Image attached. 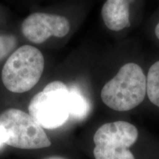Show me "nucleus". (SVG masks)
Segmentation results:
<instances>
[{
  "label": "nucleus",
  "instance_id": "nucleus-1",
  "mask_svg": "<svg viewBox=\"0 0 159 159\" xmlns=\"http://www.w3.org/2000/svg\"><path fill=\"white\" fill-rule=\"evenodd\" d=\"M146 93L147 77L142 69L136 63H128L103 86L101 98L113 110L128 111L140 105Z\"/></svg>",
  "mask_w": 159,
  "mask_h": 159
},
{
  "label": "nucleus",
  "instance_id": "nucleus-2",
  "mask_svg": "<svg viewBox=\"0 0 159 159\" xmlns=\"http://www.w3.org/2000/svg\"><path fill=\"white\" fill-rule=\"evenodd\" d=\"M44 66V57L39 49L30 45L21 46L6 61L2 80L11 92H27L39 83Z\"/></svg>",
  "mask_w": 159,
  "mask_h": 159
},
{
  "label": "nucleus",
  "instance_id": "nucleus-3",
  "mask_svg": "<svg viewBox=\"0 0 159 159\" xmlns=\"http://www.w3.org/2000/svg\"><path fill=\"white\" fill-rule=\"evenodd\" d=\"M0 135L5 144L16 148L34 150L51 145L42 127L29 114L16 108L0 114Z\"/></svg>",
  "mask_w": 159,
  "mask_h": 159
},
{
  "label": "nucleus",
  "instance_id": "nucleus-4",
  "mask_svg": "<svg viewBox=\"0 0 159 159\" xmlns=\"http://www.w3.org/2000/svg\"><path fill=\"white\" fill-rule=\"evenodd\" d=\"M29 114L44 129L52 130L68 120L69 89L61 81H53L35 94L28 106Z\"/></svg>",
  "mask_w": 159,
  "mask_h": 159
},
{
  "label": "nucleus",
  "instance_id": "nucleus-5",
  "mask_svg": "<svg viewBox=\"0 0 159 159\" xmlns=\"http://www.w3.org/2000/svg\"><path fill=\"white\" fill-rule=\"evenodd\" d=\"M138 130L125 121L106 123L94 136L95 159H135L129 148L138 139Z\"/></svg>",
  "mask_w": 159,
  "mask_h": 159
},
{
  "label": "nucleus",
  "instance_id": "nucleus-6",
  "mask_svg": "<svg viewBox=\"0 0 159 159\" xmlns=\"http://www.w3.org/2000/svg\"><path fill=\"white\" fill-rule=\"evenodd\" d=\"M70 30L69 20L64 16L44 13H35L24 20L21 32L34 43H42L51 36L62 38Z\"/></svg>",
  "mask_w": 159,
  "mask_h": 159
},
{
  "label": "nucleus",
  "instance_id": "nucleus-7",
  "mask_svg": "<svg viewBox=\"0 0 159 159\" xmlns=\"http://www.w3.org/2000/svg\"><path fill=\"white\" fill-rule=\"evenodd\" d=\"M101 14L105 26L113 31H120L130 24L129 0H106Z\"/></svg>",
  "mask_w": 159,
  "mask_h": 159
},
{
  "label": "nucleus",
  "instance_id": "nucleus-8",
  "mask_svg": "<svg viewBox=\"0 0 159 159\" xmlns=\"http://www.w3.org/2000/svg\"><path fill=\"white\" fill-rule=\"evenodd\" d=\"M147 94L150 102L159 108V61L153 63L149 69Z\"/></svg>",
  "mask_w": 159,
  "mask_h": 159
},
{
  "label": "nucleus",
  "instance_id": "nucleus-9",
  "mask_svg": "<svg viewBox=\"0 0 159 159\" xmlns=\"http://www.w3.org/2000/svg\"><path fill=\"white\" fill-rule=\"evenodd\" d=\"M69 110L70 115L76 118H83L89 111V105L84 98L76 89H69Z\"/></svg>",
  "mask_w": 159,
  "mask_h": 159
},
{
  "label": "nucleus",
  "instance_id": "nucleus-10",
  "mask_svg": "<svg viewBox=\"0 0 159 159\" xmlns=\"http://www.w3.org/2000/svg\"><path fill=\"white\" fill-rule=\"evenodd\" d=\"M18 41L13 35H0V61L11 54L16 47Z\"/></svg>",
  "mask_w": 159,
  "mask_h": 159
},
{
  "label": "nucleus",
  "instance_id": "nucleus-11",
  "mask_svg": "<svg viewBox=\"0 0 159 159\" xmlns=\"http://www.w3.org/2000/svg\"><path fill=\"white\" fill-rule=\"evenodd\" d=\"M155 33H156V35L158 38V39H159V23L156 25V29H155Z\"/></svg>",
  "mask_w": 159,
  "mask_h": 159
},
{
  "label": "nucleus",
  "instance_id": "nucleus-12",
  "mask_svg": "<svg viewBox=\"0 0 159 159\" xmlns=\"http://www.w3.org/2000/svg\"><path fill=\"white\" fill-rule=\"evenodd\" d=\"M4 144H5V143H4V141H3V139H2V138L1 135H0V148H2Z\"/></svg>",
  "mask_w": 159,
  "mask_h": 159
},
{
  "label": "nucleus",
  "instance_id": "nucleus-13",
  "mask_svg": "<svg viewBox=\"0 0 159 159\" xmlns=\"http://www.w3.org/2000/svg\"><path fill=\"white\" fill-rule=\"evenodd\" d=\"M46 159H65V158H61V157H51V158H46Z\"/></svg>",
  "mask_w": 159,
  "mask_h": 159
}]
</instances>
